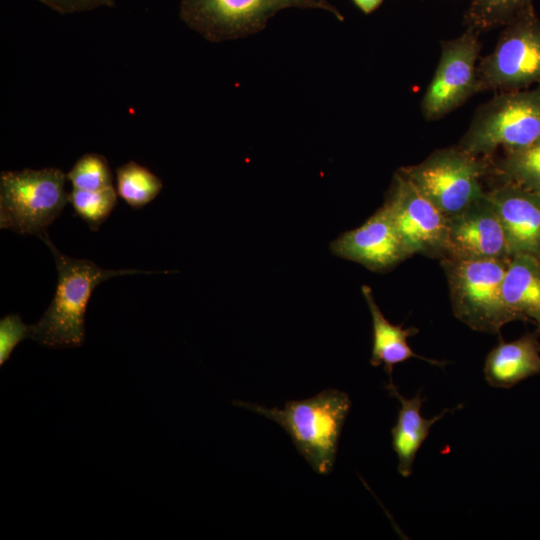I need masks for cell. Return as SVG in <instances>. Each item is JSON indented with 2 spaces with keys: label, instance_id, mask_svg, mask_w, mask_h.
I'll return each instance as SVG.
<instances>
[{
  "label": "cell",
  "instance_id": "18",
  "mask_svg": "<svg viewBox=\"0 0 540 540\" xmlns=\"http://www.w3.org/2000/svg\"><path fill=\"white\" fill-rule=\"evenodd\" d=\"M499 183H514L540 193V138L523 148L504 151L492 164Z\"/></svg>",
  "mask_w": 540,
  "mask_h": 540
},
{
  "label": "cell",
  "instance_id": "14",
  "mask_svg": "<svg viewBox=\"0 0 540 540\" xmlns=\"http://www.w3.org/2000/svg\"><path fill=\"white\" fill-rule=\"evenodd\" d=\"M539 331L528 332L513 341L500 340L487 355L484 375L496 388H511L540 374Z\"/></svg>",
  "mask_w": 540,
  "mask_h": 540
},
{
  "label": "cell",
  "instance_id": "11",
  "mask_svg": "<svg viewBox=\"0 0 540 540\" xmlns=\"http://www.w3.org/2000/svg\"><path fill=\"white\" fill-rule=\"evenodd\" d=\"M329 248L335 256L380 273L392 270L411 257L383 206L360 227L338 236Z\"/></svg>",
  "mask_w": 540,
  "mask_h": 540
},
{
  "label": "cell",
  "instance_id": "15",
  "mask_svg": "<svg viewBox=\"0 0 540 540\" xmlns=\"http://www.w3.org/2000/svg\"><path fill=\"white\" fill-rule=\"evenodd\" d=\"M387 390L400 402L398 417L391 429L392 447L398 459L397 470L401 476L409 477L417 452L428 437L431 427L454 409H445L441 414L426 419L421 414L424 399L420 392L412 398H405L393 382L387 385Z\"/></svg>",
  "mask_w": 540,
  "mask_h": 540
},
{
  "label": "cell",
  "instance_id": "17",
  "mask_svg": "<svg viewBox=\"0 0 540 540\" xmlns=\"http://www.w3.org/2000/svg\"><path fill=\"white\" fill-rule=\"evenodd\" d=\"M362 294L369 307L373 324L372 355L370 364L374 367L383 365L385 372L392 381L393 368L412 357L419 358L437 366H444L445 362L430 360L417 355L409 346L407 339L416 335L419 330L415 327L402 328L401 325L390 323L375 302L369 286L361 287Z\"/></svg>",
  "mask_w": 540,
  "mask_h": 540
},
{
  "label": "cell",
  "instance_id": "25",
  "mask_svg": "<svg viewBox=\"0 0 540 540\" xmlns=\"http://www.w3.org/2000/svg\"><path fill=\"white\" fill-rule=\"evenodd\" d=\"M352 2L365 14L375 11L383 0H352Z\"/></svg>",
  "mask_w": 540,
  "mask_h": 540
},
{
  "label": "cell",
  "instance_id": "3",
  "mask_svg": "<svg viewBox=\"0 0 540 540\" xmlns=\"http://www.w3.org/2000/svg\"><path fill=\"white\" fill-rule=\"evenodd\" d=\"M511 258L440 259L455 317L475 331L498 334L513 321L502 297Z\"/></svg>",
  "mask_w": 540,
  "mask_h": 540
},
{
  "label": "cell",
  "instance_id": "23",
  "mask_svg": "<svg viewBox=\"0 0 540 540\" xmlns=\"http://www.w3.org/2000/svg\"><path fill=\"white\" fill-rule=\"evenodd\" d=\"M31 338V326L25 325L20 316L10 314L0 321V364L3 365L20 341Z\"/></svg>",
  "mask_w": 540,
  "mask_h": 540
},
{
  "label": "cell",
  "instance_id": "21",
  "mask_svg": "<svg viewBox=\"0 0 540 540\" xmlns=\"http://www.w3.org/2000/svg\"><path fill=\"white\" fill-rule=\"evenodd\" d=\"M77 216L82 218L91 230L97 231L117 204V192L113 186L98 191L72 189L68 195Z\"/></svg>",
  "mask_w": 540,
  "mask_h": 540
},
{
  "label": "cell",
  "instance_id": "22",
  "mask_svg": "<svg viewBox=\"0 0 540 540\" xmlns=\"http://www.w3.org/2000/svg\"><path fill=\"white\" fill-rule=\"evenodd\" d=\"M74 189L98 191L112 185V173L103 155L87 153L81 156L66 174Z\"/></svg>",
  "mask_w": 540,
  "mask_h": 540
},
{
  "label": "cell",
  "instance_id": "6",
  "mask_svg": "<svg viewBox=\"0 0 540 540\" xmlns=\"http://www.w3.org/2000/svg\"><path fill=\"white\" fill-rule=\"evenodd\" d=\"M492 158L472 155L458 146L434 151L419 164L400 172L447 217L480 199L481 180L492 171Z\"/></svg>",
  "mask_w": 540,
  "mask_h": 540
},
{
  "label": "cell",
  "instance_id": "13",
  "mask_svg": "<svg viewBox=\"0 0 540 540\" xmlns=\"http://www.w3.org/2000/svg\"><path fill=\"white\" fill-rule=\"evenodd\" d=\"M487 193L503 224L510 256L540 259V193L509 182Z\"/></svg>",
  "mask_w": 540,
  "mask_h": 540
},
{
  "label": "cell",
  "instance_id": "1",
  "mask_svg": "<svg viewBox=\"0 0 540 540\" xmlns=\"http://www.w3.org/2000/svg\"><path fill=\"white\" fill-rule=\"evenodd\" d=\"M40 238L53 254L58 282L51 304L40 320L31 325V339L50 348L79 347L85 340V312L95 287L115 276L150 272L102 269L92 261L64 255L48 234Z\"/></svg>",
  "mask_w": 540,
  "mask_h": 540
},
{
  "label": "cell",
  "instance_id": "2",
  "mask_svg": "<svg viewBox=\"0 0 540 540\" xmlns=\"http://www.w3.org/2000/svg\"><path fill=\"white\" fill-rule=\"evenodd\" d=\"M234 404L280 425L315 472L327 475L332 471L351 408L345 392L326 389L305 400L288 401L282 409L241 401Z\"/></svg>",
  "mask_w": 540,
  "mask_h": 540
},
{
  "label": "cell",
  "instance_id": "20",
  "mask_svg": "<svg viewBox=\"0 0 540 540\" xmlns=\"http://www.w3.org/2000/svg\"><path fill=\"white\" fill-rule=\"evenodd\" d=\"M534 0H470L465 13L467 27L479 33L504 26L533 5Z\"/></svg>",
  "mask_w": 540,
  "mask_h": 540
},
{
  "label": "cell",
  "instance_id": "4",
  "mask_svg": "<svg viewBox=\"0 0 540 540\" xmlns=\"http://www.w3.org/2000/svg\"><path fill=\"white\" fill-rule=\"evenodd\" d=\"M538 138L540 86L497 93L478 107L457 146L472 155L492 158L499 148H523Z\"/></svg>",
  "mask_w": 540,
  "mask_h": 540
},
{
  "label": "cell",
  "instance_id": "9",
  "mask_svg": "<svg viewBox=\"0 0 540 540\" xmlns=\"http://www.w3.org/2000/svg\"><path fill=\"white\" fill-rule=\"evenodd\" d=\"M409 255L442 259L447 255L449 217L423 195L400 170L382 205Z\"/></svg>",
  "mask_w": 540,
  "mask_h": 540
},
{
  "label": "cell",
  "instance_id": "8",
  "mask_svg": "<svg viewBox=\"0 0 540 540\" xmlns=\"http://www.w3.org/2000/svg\"><path fill=\"white\" fill-rule=\"evenodd\" d=\"M320 8L344 17L327 0H182L180 17L206 39L219 42L262 30L282 9Z\"/></svg>",
  "mask_w": 540,
  "mask_h": 540
},
{
  "label": "cell",
  "instance_id": "5",
  "mask_svg": "<svg viewBox=\"0 0 540 540\" xmlns=\"http://www.w3.org/2000/svg\"><path fill=\"white\" fill-rule=\"evenodd\" d=\"M66 178L52 167L1 172L0 228L39 238L47 234L68 202Z\"/></svg>",
  "mask_w": 540,
  "mask_h": 540
},
{
  "label": "cell",
  "instance_id": "10",
  "mask_svg": "<svg viewBox=\"0 0 540 540\" xmlns=\"http://www.w3.org/2000/svg\"><path fill=\"white\" fill-rule=\"evenodd\" d=\"M479 32L467 27L459 37L441 42V55L422 98L426 120H438L480 92L477 61L481 50Z\"/></svg>",
  "mask_w": 540,
  "mask_h": 540
},
{
  "label": "cell",
  "instance_id": "16",
  "mask_svg": "<svg viewBox=\"0 0 540 540\" xmlns=\"http://www.w3.org/2000/svg\"><path fill=\"white\" fill-rule=\"evenodd\" d=\"M502 297L513 321L533 322L540 332V259L526 254L511 257Z\"/></svg>",
  "mask_w": 540,
  "mask_h": 540
},
{
  "label": "cell",
  "instance_id": "24",
  "mask_svg": "<svg viewBox=\"0 0 540 540\" xmlns=\"http://www.w3.org/2000/svg\"><path fill=\"white\" fill-rule=\"evenodd\" d=\"M60 14H70L114 6L115 0H39Z\"/></svg>",
  "mask_w": 540,
  "mask_h": 540
},
{
  "label": "cell",
  "instance_id": "7",
  "mask_svg": "<svg viewBox=\"0 0 540 540\" xmlns=\"http://www.w3.org/2000/svg\"><path fill=\"white\" fill-rule=\"evenodd\" d=\"M503 27L494 50L477 65L480 92L540 86V18L534 6Z\"/></svg>",
  "mask_w": 540,
  "mask_h": 540
},
{
  "label": "cell",
  "instance_id": "12",
  "mask_svg": "<svg viewBox=\"0 0 540 540\" xmlns=\"http://www.w3.org/2000/svg\"><path fill=\"white\" fill-rule=\"evenodd\" d=\"M446 257L511 258L503 224L487 191L449 218Z\"/></svg>",
  "mask_w": 540,
  "mask_h": 540
},
{
  "label": "cell",
  "instance_id": "19",
  "mask_svg": "<svg viewBox=\"0 0 540 540\" xmlns=\"http://www.w3.org/2000/svg\"><path fill=\"white\" fill-rule=\"evenodd\" d=\"M117 193L132 208H142L161 191V179L146 167L129 161L116 168Z\"/></svg>",
  "mask_w": 540,
  "mask_h": 540
}]
</instances>
